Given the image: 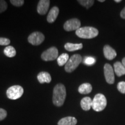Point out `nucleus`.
Returning <instances> with one entry per match:
<instances>
[{"instance_id":"nucleus-23","label":"nucleus","mask_w":125,"mask_h":125,"mask_svg":"<svg viewBox=\"0 0 125 125\" xmlns=\"http://www.w3.org/2000/svg\"><path fill=\"white\" fill-rule=\"evenodd\" d=\"M8 4L4 0H0V13H2L7 10Z\"/></svg>"},{"instance_id":"nucleus-25","label":"nucleus","mask_w":125,"mask_h":125,"mask_svg":"<svg viewBox=\"0 0 125 125\" xmlns=\"http://www.w3.org/2000/svg\"><path fill=\"white\" fill-rule=\"evenodd\" d=\"M117 89L119 92H121L122 94H125V82H120L118 83L117 85Z\"/></svg>"},{"instance_id":"nucleus-21","label":"nucleus","mask_w":125,"mask_h":125,"mask_svg":"<svg viewBox=\"0 0 125 125\" xmlns=\"http://www.w3.org/2000/svg\"><path fill=\"white\" fill-rule=\"evenodd\" d=\"M78 2L81 5L83 6L86 8H89L94 4V1L93 0H78Z\"/></svg>"},{"instance_id":"nucleus-11","label":"nucleus","mask_w":125,"mask_h":125,"mask_svg":"<svg viewBox=\"0 0 125 125\" xmlns=\"http://www.w3.org/2000/svg\"><path fill=\"white\" fill-rule=\"evenodd\" d=\"M103 52L105 57L108 60H111L116 56V52L112 47L109 45H106L104 46L103 49Z\"/></svg>"},{"instance_id":"nucleus-24","label":"nucleus","mask_w":125,"mask_h":125,"mask_svg":"<svg viewBox=\"0 0 125 125\" xmlns=\"http://www.w3.org/2000/svg\"><path fill=\"white\" fill-rule=\"evenodd\" d=\"M10 2L15 7H20L24 4V0H10Z\"/></svg>"},{"instance_id":"nucleus-19","label":"nucleus","mask_w":125,"mask_h":125,"mask_svg":"<svg viewBox=\"0 0 125 125\" xmlns=\"http://www.w3.org/2000/svg\"><path fill=\"white\" fill-rule=\"evenodd\" d=\"M69 59V55L68 54L65 53H62L57 59V64L59 66H63L64 65L66 64Z\"/></svg>"},{"instance_id":"nucleus-3","label":"nucleus","mask_w":125,"mask_h":125,"mask_svg":"<svg viewBox=\"0 0 125 125\" xmlns=\"http://www.w3.org/2000/svg\"><path fill=\"white\" fill-rule=\"evenodd\" d=\"M107 101L105 97L103 94H97L93 99L92 108L97 112H100L104 110L107 106Z\"/></svg>"},{"instance_id":"nucleus-28","label":"nucleus","mask_w":125,"mask_h":125,"mask_svg":"<svg viewBox=\"0 0 125 125\" xmlns=\"http://www.w3.org/2000/svg\"><path fill=\"white\" fill-rule=\"evenodd\" d=\"M121 17L122 19H125V7L122 9V10L121 12Z\"/></svg>"},{"instance_id":"nucleus-20","label":"nucleus","mask_w":125,"mask_h":125,"mask_svg":"<svg viewBox=\"0 0 125 125\" xmlns=\"http://www.w3.org/2000/svg\"><path fill=\"white\" fill-rule=\"evenodd\" d=\"M4 53L7 57L12 58L16 56V51L15 48L12 46H7L4 50Z\"/></svg>"},{"instance_id":"nucleus-14","label":"nucleus","mask_w":125,"mask_h":125,"mask_svg":"<svg viewBox=\"0 0 125 125\" xmlns=\"http://www.w3.org/2000/svg\"><path fill=\"white\" fill-rule=\"evenodd\" d=\"M92 103H93V100L89 97H85L83 98L81 101V106L83 110L89 111L91 107H92Z\"/></svg>"},{"instance_id":"nucleus-8","label":"nucleus","mask_w":125,"mask_h":125,"mask_svg":"<svg viewBox=\"0 0 125 125\" xmlns=\"http://www.w3.org/2000/svg\"><path fill=\"white\" fill-rule=\"evenodd\" d=\"M81 21L78 19L73 18L67 20L64 24V29L66 31L77 30L81 28Z\"/></svg>"},{"instance_id":"nucleus-15","label":"nucleus","mask_w":125,"mask_h":125,"mask_svg":"<svg viewBox=\"0 0 125 125\" xmlns=\"http://www.w3.org/2000/svg\"><path fill=\"white\" fill-rule=\"evenodd\" d=\"M77 123V119L74 117L67 116L62 118L58 122V125H76Z\"/></svg>"},{"instance_id":"nucleus-17","label":"nucleus","mask_w":125,"mask_h":125,"mask_svg":"<svg viewBox=\"0 0 125 125\" xmlns=\"http://www.w3.org/2000/svg\"><path fill=\"white\" fill-rule=\"evenodd\" d=\"M92 90V86L89 83H84L78 87V92L83 94H86L90 93Z\"/></svg>"},{"instance_id":"nucleus-18","label":"nucleus","mask_w":125,"mask_h":125,"mask_svg":"<svg viewBox=\"0 0 125 125\" xmlns=\"http://www.w3.org/2000/svg\"><path fill=\"white\" fill-rule=\"evenodd\" d=\"M83 45L82 43H66L64 45V48L65 50L69 52H74L78 50L82 49Z\"/></svg>"},{"instance_id":"nucleus-10","label":"nucleus","mask_w":125,"mask_h":125,"mask_svg":"<svg viewBox=\"0 0 125 125\" xmlns=\"http://www.w3.org/2000/svg\"><path fill=\"white\" fill-rule=\"evenodd\" d=\"M50 6L49 0H41L37 5V10L41 15H44L48 11Z\"/></svg>"},{"instance_id":"nucleus-16","label":"nucleus","mask_w":125,"mask_h":125,"mask_svg":"<svg viewBox=\"0 0 125 125\" xmlns=\"http://www.w3.org/2000/svg\"><path fill=\"white\" fill-rule=\"evenodd\" d=\"M114 71L118 76H121L125 75V67L122 62H116L114 64Z\"/></svg>"},{"instance_id":"nucleus-7","label":"nucleus","mask_w":125,"mask_h":125,"mask_svg":"<svg viewBox=\"0 0 125 125\" xmlns=\"http://www.w3.org/2000/svg\"><path fill=\"white\" fill-rule=\"evenodd\" d=\"M45 35L42 32L35 31L31 33L28 37V41L34 46L40 45L44 41Z\"/></svg>"},{"instance_id":"nucleus-1","label":"nucleus","mask_w":125,"mask_h":125,"mask_svg":"<svg viewBox=\"0 0 125 125\" xmlns=\"http://www.w3.org/2000/svg\"><path fill=\"white\" fill-rule=\"evenodd\" d=\"M66 89L65 86L62 83L57 84L53 91L52 101L54 105L61 107L64 103L66 98Z\"/></svg>"},{"instance_id":"nucleus-6","label":"nucleus","mask_w":125,"mask_h":125,"mask_svg":"<svg viewBox=\"0 0 125 125\" xmlns=\"http://www.w3.org/2000/svg\"><path fill=\"white\" fill-rule=\"evenodd\" d=\"M59 52L57 48L52 46L43 52L41 54V59L45 62L52 61L58 58Z\"/></svg>"},{"instance_id":"nucleus-2","label":"nucleus","mask_w":125,"mask_h":125,"mask_svg":"<svg viewBox=\"0 0 125 125\" xmlns=\"http://www.w3.org/2000/svg\"><path fill=\"white\" fill-rule=\"evenodd\" d=\"M76 35L83 39H92L95 38L98 34V30L93 27H81L75 31Z\"/></svg>"},{"instance_id":"nucleus-22","label":"nucleus","mask_w":125,"mask_h":125,"mask_svg":"<svg viewBox=\"0 0 125 125\" xmlns=\"http://www.w3.org/2000/svg\"><path fill=\"white\" fill-rule=\"evenodd\" d=\"M96 62V59L93 57H86L83 60L84 64L87 65H92Z\"/></svg>"},{"instance_id":"nucleus-29","label":"nucleus","mask_w":125,"mask_h":125,"mask_svg":"<svg viewBox=\"0 0 125 125\" xmlns=\"http://www.w3.org/2000/svg\"><path fill=\"white\" fill-rule=\"evenodd\" d=\"M122 63L123 64V65H124L125 67V57H124V58L122 59Z\"/></svg>"},{"instance_id":"nucleus-9","label":"nucleus","mask_w":125,"mask_h":125,"mask_svg":"<svg viewBox=\"0 0 125 125\" xmlns=\"http://www.w3.org/2000/svg\"><path fill=\"white\" fill-rule=\"evenodd\" d=\"M105 80L109 84H113L115 82V75L113 68L109 64H105L104 67Z\"/></svg>"},{"instance_id":"nucleus-12","label":"nucleus","mask_w":125,"mask_h":125,"mask_svg":"<svg viewBox=\"0 0 125 125\" xmlns=\"http://www.w3.org/2000/svg\"><path fill=\"white\" fill-rule=\"evenodd\" d=\"M59 13V9L57 7H53L52 8L48 13L47 16V21L48 23H52L55 21Z\"/></svg>"},{"instance_id":"nucleus-26","label":"nucleus","mask_w":125,"mask_h":125,"mask_svg":"<svg viewBox=\"0 0 125 125\" xmlns=\"http://www.w3.org/2000/svg\"><path fill=\"white\" fill-rule=\"evenodd\" d=\"M10 42L9 39L4 37H0V45L1 46H8Z\"/></svg>"},{"instance_id":"nucleus-5","label":"nucleus","mask_w":125,"mask_h":125,"mask_svg":"<svg viewBox=\"0 0 125 125\" xmlns=\"http://www.w3.org/2000/svg\"><path fill=\"white\" fill-rule=\"evenodd\" d=\"M24 89L20 85H13L9 87L7 90V96L10 100H17L22 96Z\"/></svg>"},{"instance_id":"nucleus-13","label":"nucleus","mask_w":125,"mask_h":125,"mask_svg":"<svg viewBox=\"0 0 125 125\" xmlns=\"http://www.w3.org/2000/svg\"><path fill=\"white\" fill-rule=\"evenodd\" d=\"M37 79L40 83H49L52 81V78L49 73L47 72H40L37 75Z\"/></svg>"},{"instance_id":"nucleus-27","label":"nucleus","mask_w":125,"mask_h":125,"mask_svg":"<svg viewBox=\"0 0 125 125\" xmlns=\"http://www.w3.org/2000/svg\"><path fill=\"white\" fill-rule=\"evenodd\" d=\"M7 116V112L5 109L0 108V121H3Z\"/></svg>"},{"instance_id":"nucleus-30","label":"nucleus","mask_w":125,"mask_h":125,"mask_svg":"<svg viewBox=\"0 0 125 125\" xmlns=\"http://www.w3.org/2000/svg\"><path fill=\"white\" fill-rule=\"evenodd\" d=\"M115 2H121V0H115Z\"/></svg>"},{"instance_id":"nucleus-4","label":"nucleus","mask_w":125,"mask_h":125,"mask_svg":"<svg viewBox=\"0 0 125 125\" xmlns=\"http://www.w3.org/2000/svg\"><path fill=\"white\" fill-rule=\"evenodd\" d=\"M82 56L79 54H75L69 59L65 65L64 69L67 73H72L78 67L82 62Z\"/></svg>"},{"instance_id":"nucleus-31","label":"nucleus","mask_w":125,"mask_h":125,"mask_svg":"<svg viewBox=\"0 0 125 125\" xmlns=\"http://www.w3.org/2000/svg\"><path fill=\"white\" fill-rule=\"evenodd\" d=\"M98 1H99V2H104V0H98Z\"/></svg>"}]
</instances>
